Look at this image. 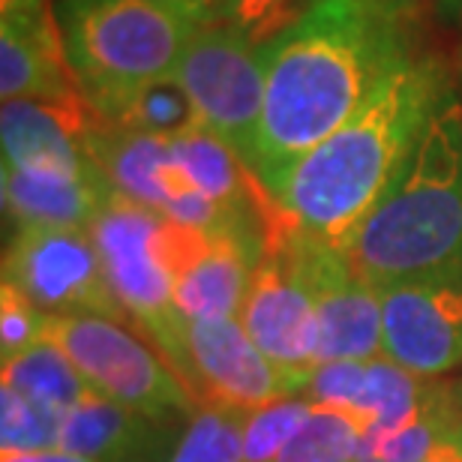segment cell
<instances>
[{
	"mask_svg": "<svg viewBox=\"0 0 462 462\" xmlns=\"http://www.w3.org/2000/svg\"><path fill=\"white\" fill-rule=\"evenodd\" d=\"M258 51L267 85L253 178L271 199L414 54L402 0H321Z\"/></svg>",
	"mask_w": 462,
	"mask_h": 462,
	"instance_id": "1",
	"label": "cell"
},
{
	"mask_svg": "<svg viewBox=\"0 0 462 462\" xmlns=\"http://www.w3.org/2000/svg\"><path fill=\"white\" fill-rule=\"evenodd\" d=\"M448 90L436 58H405L346 126L294 165L276 208L307 235L343 246L393 187Z\"/></svg>",
	"mask_w": 462,
	"mask_h": 462,
	"instance_id": "2",
	"label": "cell"
},
{
	"mask_svg": "<svg viewBox=\"0 0 462 462\" xmlns=\"http://www.w3.org/2000/svg\"><path fill=\"white\" fill-rule=\"evenodd\" d=\"M375 285L462 280V99L448 90L384 199L343 246Z\"/></svg>",
	"mask_w": 462,
	"mask_h": 462,
	"instance_id": "3",
	"label": "cell"
},
{
	"mask_svg": "<svg viewBox=\"0 0 462 462\" xmlns=\"http://www.w3.org/2000/svg\"><path fill=\"white\" fill-rule=\"evenodd\" d=\"M67 67L112 124L126 99L178 72L201 22L165 0H54Z\"/></svg>",
	"mask_w": 462,
	"mask_h": 462,
	"instance_id": "4",
	"label": "cell"
},
{
	"mask_svg": "<svg viewBox=\"0 0 462 462\" xmlns=\"http://www.w3.org/2000/svg\"><path fill=\"white\" fill-rule=\"evenodd\" d=\"M45 339L69 357L97 396L162 427H174L178 420L189 423L201 409L169 360L124 321L106 316H49Z\"/></svg>",
	"mask_w": 462,
	"mask_h": 462,
	"instance_id": "5",
	"label": "cell"
},
{
	"mask_svg": "<svg viewBox=\"0 0 462 462\" xmlns=\"http://www.w3.org/2000/svg\"><path fill=\"white\" fill-rule=\"evenodd\" d=\"M138 330L156 343L196 402L253 411L258 405L300 396L298 384L262 355L240 319H187L165 312Z\"/></svg>",
	"mask_w": 462,
	"mask_h": 462,
	"instance_id": "6",
	"label": "cell"
},
{
	"mask_svg": "<svg viewBox=\"0 0 462 462\" xmlns=\"http://www.w3.org/2000/svg\"><path fill=\"white\" fill-rule=\"evenodd\" d=\"M178 79L192 99L199 126L223 138L253 174L267 85L258 45L228 22H208L183 54Z\"/></svg>",
	"mask_w": 462,
	"mask_h": 462,
	"instance_id": "7",
	"label": "cell"
},
{
	"mask_svg": "<svg viewBox=\"0 0 462 462\" xmlns=\"http://www.w3.org/2000/svg\"><path fill=\"white\" fill-rule=\"evenodd\" d=\"M291 231V217H280L267 228V244L253 271L240 325L262 355L303 393L310 375L319 369L321 328L316 303L294 258Z\"/></svg>",
	"mask_w": 462,
	"mask_h": 462,
	"instance_id": "8",
	"label": "cell"
},
{
	"mask_svg": "<svg viewBox=\"0 0 462 462\" xmlns=\"http://www.w3.org/2000/svg\"><path fill=\"white\" fill-rule=\"evenodd\" d=\"M4 282L45 316L126 319L88 228H15L4 253Z\"/></svg>",
	"mask_w": 462,
	"mask_h": 462,
	"instance_id": "9",
	"label": "cell"
},
{
	"mask_svg": "<svg viewBox=\"0 0 462 462\" xmlns=\"http://www.w3.org/2000/svg\"><path fill=\"white\" fill-rule=\"evenodd\" d=\"M291 249L319 312V366L384 357L382 291L351 267L343 249L298 226L291 231Z\"/></svg>",
	"mask_w": 462,
	"mask_h": 462,
	"instance_id": "10",
	"label": "cell"
},
{
	"mask_svg": "<svg viewBox=\"0 0 462 462\" xmlns=\"http://www.w3.org/2000/svg\"><path fill=\"white\" fill-rule=\"evenodd\" d=\"M88 231L103 258L106 280L135 328L174 310V271L165 249L169 219L160 210L115 192Z\"/></svg>",
	"mask_w": 462,
	"mask_h": 462,
	"instance_id": "11",
	"label": "cell"
},
{
	"mask_svg": "<svg viewBox=\"0 0 462 462\" xmlns=\"http://www.w3.org/2000/svg\"><path fill=\"white\" fill-rule=\"evenodd\" d=\"M382 348L391 364L418 378L462 366V280H414L384 285Z\"/></svg>",
	"mask_w": 462,
	"mask_h": 462,
	"instance_id": "12",
	"label": "cell"
},
{
	"mask_svg": "<svg viewBox=\"0 0 462 462\" xmlns=\"http://www.w3.org/2000/svg\"><path fill=\"white\" fill-rule=\"evenodd\" d=\"M316 405L343 409L364 427V441H382L405 430L436 402L439 387L405 373L387 357L337 360L310 375L303 393Z\"/></svg>",
	"mask_w": 462,
	"mask_h": 462,
	"instance_id": "13",
	"label": "cell"
},
{
	"mask_svg": "<svg viewBox=\"0 0 462 462\" xmlns=\"http://www.w3.org/2000/svg\"><path fill=\"white\" fill-rule=\"evenodd\" d=\"M0 97L76 103L85 99L67 67L58 18L49 6L0 15Z\"/></svg>",
	"mask_w": 462,
	"mask_h": 462,
	"instance_id": "14",
	"label": "cell"
},
{
	"mask_svg": "<svg viewBox=\"0 0 462 462\" xmlns=\"http://www.w3.org/2000/svg\"><path fill=\"white\" fill-rule=\"evenodd\" d=\"M112 196L99 165L81 171L4 169V210L15 228H90Z\"/></svg>",
	"mask_w": 462,
	"mask_h": 462,
	"instance_id": "15",
	"label": "cell"
},
{
	"mask_svg": "<svg viewBox=\"0 0 462 462\" xmlns=\"http://www.w3.org/2000/svg\"><path fill=\"white\" fill-rule=\"evenodd\" d=\"M60 448L94 462H169L178 441L171 427L88 393L63 414Z\"/></svg>",
	"mask_w": 462,
	"mask_h": 462,
	"instance_id": "16",
	"label": "cell"
},
{
	"mask_svg": "<svg viewBox=\"0 0 462 462\" xmlns=\"http://www.w3.org/2000/svg\"><path fill=\"white\" fill-rule=\"evenodd\" d=\"M267 237L217 235L174 276V312L187 319H240Z\"/></svg>",
	"mask_w": 462,
	"mask_h": 462,
	"instance_id": "17",
	"label": "cell"
},
{
	"mask_svg": "<svg viewBox=\"0 0 462 462\" xmlns=\"http://www.w3.org/2000/svg\"><path fill=\"white\" fill-rule=\"evenodd\" d=\"M90 153L117 196L162 210L174 192L189 189L171 165V147L165 135L133 133L103 124L90 135Z\"/></svg>",
	"mask_w": 462,
	"mask_h": 462,
	"instance_id": "18",
	"label": "cell"
},
{
	"mask_svg": "<svg viewBox=\"0 0 462 462\" xmlns=\"http://www.w3.org/2000/svg\"><path fill=\"white\" fill-rule=\"evenodd\" d=\"M0 384L13 387L27 400L54 411H69L88 393H94L85 378L79 375V369L69 364V357L51 339H42L22 355L4 360Z\"/></svg>",
	"mask_w": 462,
	"mask_h": 462,
	"instance_id": "19",
	"label": "cell"
},
{
	"mask_svg": "<svg viewBox=\"0 0 462 462\" xmlns=\"http://www.w3.org/2000/svg\"><path fill=\"white\" fill-rule=\"evenodd\" d=\"M360 454L364 427L343 409L312 402L310 418L282 448L276 462H360Z\"/></svg>",
	"mask_w": 462,
	"mask_h": 462,
	"instance_id": "20",
	"label": "cell"
},
{
	"mask_svg": "<svg viewBox=\"0 0 462 462\" xmlns=\"http://www.w3.org/2000/svg\"><path fill=\"white\" fill-rule=\"evenodd\" d=\"M112 126L169 138L189 126H199V120H196V108H192L189 94L183 90L178 72H174L169 79L151 81V85H144L142 90H135V94L126 99V106L115 115Z\"/></svg>",
	"mask_w": 462,
	"mask_h": 462,
	"instance_id": "21",
	"label": "cell"
},
{
	"mask_svg": "<svg viewBox=\"0 0 462 462\" xmlns=\"http://www.w3.org/2000/svg\"><path fill=\"white\" fill-rule=\"evenodd\" d=\"M246 411L205 405L183 427L169 462H244Z\"/></svg>",
	"mask_w": 462,
	"mask_h": 462,
	"instance_id": "22",
	"label": "cell"
},
{
	"mask_svg": "<svg viewBox=\"0 0 462 462\" xmlns=\"http://www.w3.org/2000/svg\"><path fill=\"white\" fill-rule=\"evenodd\" d=\"M63 414L27 400L13 387L0 384V448L4 454H33L60 448Z\"/></svg>",
	"mask_w": 462,
	"mask_h": 462,
	"instance_id": "23",
	"label": "cell"
},
{
	"mask_svg": "<svg viewBox=\"0 0 462 462\" xmlns=\"http://www.w3.org/2000/svg\"><path fill=\"white\" fill-rule=\"evenodd\" d=\"M312 402L307 396L258 405L244 418V462H276L282 448L298 436L303 420L310 418Z\"/></svg>",
	"mask_w": 462,
	"mask_h": 462,
	"instance_id": "24",
	"label": "cell"
},
{
	"mask_svg": "<svg viewBox=\"0 0 462 462\" xmlns=\"http://www.w3.org/2000/svg\"><path fill=\"white\" fill-rule=\"evenodd\" d=\"M319 4L321 0H219L217 22L237 27L253 45H267Z\"/></svg>",
	"mask_w": 462,
	"mask_h": 462,
	"instance_id": "25",
	"label": "cell"
},
{
	"mask_svg": "<svg viewBox=\"0 0 462 462\" xmlns=\"http://www.w3.org/2000/svg\"><path fill=\"white\" fill-rule=\"evenodd\" d=\"M45 321L49 316L33 300H27L15 285L4 282L0 289V355L4 360L42 343Z\"/></svg>",
	"mask_w": 462,
	"mask_h": 462,
	"instance_id": "26",
	"label": "cell"
},
{
	"mask_svg": "<svg viewBox=\"0 0 462 462\" xmlns=\"http://www.w3.org/2000/svg\"><path fill=\"white\" fill-rule=\"evenodd\" d=\"M0 462H94V459L54 448V450H33V454H0Z\"/></svg>",
	"mask_w": 462,
	"mask_h": 462,
	"instance_id": "27",
	"label": "cell"
},
{
	"mask_svg": "<svg viewBox=\"0 0 462 462\" xmlns=\"http://www.w3.org/2000/svg\"><path fill=\"white\" fill-rule=\"evenodd\" d=\"M165 4L180 6L183 13H189L192 18H199L201 24L217 22V13H219V0H165Z\"/></svg>",
	"mask_w": 462,
	"mask_h": 462,
	"instance_id": "28",
	"label": "cell"
},
{
	"mask_svg": "<svg viewBox=\"0 0 462 462\" xmlns=\"http://www.w3.org/2000/svg\"><path fill=\"white\" fill-rule=\"evenodd\" d=\"M423 462H462V432H457L454 439L445 441L436 454H432L430 459H423Z\"/></svg>",
	"mask_w": 462,
	"mask_h": 462,
	"instance_id": "29",
	"label": "cell"
},
{
	"mask_svg": "<svg viewBox=\"0 0 462 462\" xmlns=\"http://www.w3.org/2000/svg\"><path fill=\"white\" fill-rule=\"evenodd\" d=\"M432 4H436V13L445 22L462 27V0H432Z\"/></svg>",
	"mask_w": 462,
	"mask_h": 462,
	"instance_id": "30",
	"label": "cell"
},
{
	"mask_svg": "<svg viewBox=\"0 0 462 462\" xmlns=\"http://www.w3.org/2000/svg\"><path fill=\"white\" fill-rule=\"evenodd\" d=\"M45 0H0V15L9 13H33V9H45Z\"/></svg>",
	"mask_w": 462,
	"mask_h": 462,
	"instance_id": "31",
	"label": "cell"
}]
</instances>
